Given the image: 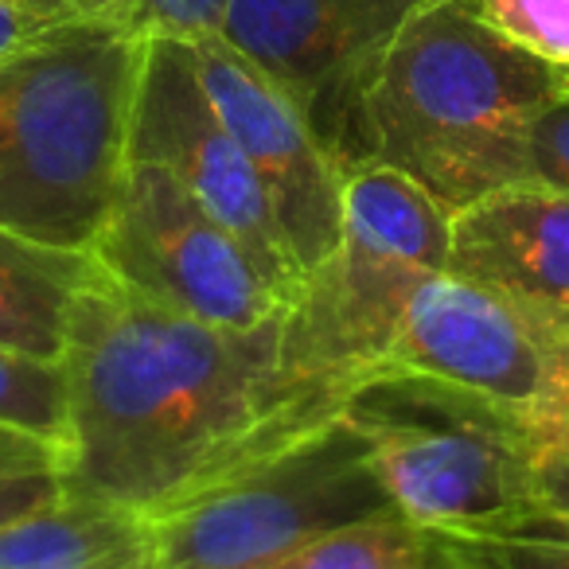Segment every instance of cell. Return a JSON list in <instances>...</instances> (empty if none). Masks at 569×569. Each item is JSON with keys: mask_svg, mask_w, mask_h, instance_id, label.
I'll use <instances>...</instances> for the list:
<instances>
[{"mask_svg": "<svg viewBox=\"0 0 569 569\" xmlns=\"http://www.w3.org/2000/svg\"><path fill=\"white\" fill-rule=\"evenodd\" d=\"M281 317L234 332L180 317L98 269L63 356L67 496L157 519L343 418L359 387L281 359Z\"/></svg>", "mask_w": 569, "mask_h": 569, "instance_id": "6da1fadb", "label": "cell"}, {"mask_svg": "<svg viewBox=\"0 0 569 569\" xmlns=\"http://www.w3.org/2000/svg\"><path fill=\"white\" fill-rule=\"evenodd\" d=\"M566 90L569 74L491 28L476 0H429L363 87L348 168H398L457 214L511 188L522 126Z\"/></svg>", "mask_w": 569, "mask_h": 569, "instance_id": "7a4b0ae2", "label": "cell"}, {"mask_svg": "<svg viewBox=\"0 0 569 569\" xmlns=\"http://www.w3.org/2000/svg\"><path fill=\"white\" fill-rule=\"evenodd\" d=\"M144 48L129 20L87 17L0 59V227L94 246L129 172Z\"/></svg>", "mask_w": 569, "mask_h": 569, "instance_id": "3957f363", "label": "cell"}, {"mask_svg": "<svg viewBox=\"0 0 569 569\" xmlns=\"http://www.w3.org/2000/svg\"><path fill=\"white\" fill-rule=\"evenodd\" d=\"M343 418L367 433L375 472L413 527L468 542L558 535L519 413L426 375L375 371Z\"/></svg>", "mask_w": 569, "mask_h": 569, "instance_id": "277c9868", "label": "cell"}, {"mask_svg": "<svg viewBox=\"0 0 569 569\" xmlns=\"http://www.w3.org/2000/svg\"><path fill=\"white\" fill-rule=\"evenodd\" d=\"M395 515L367 433L336 418L149 519L152 561L157 569H269L317 538Z\"/></svg>", "mask_w": 569, "mask_h": 569, "instance_id": "5b68a950", "label": "cell"}, {"mask_svg": "<svg viewBox=\"0 0 569 569\" xmlns=\"http://www.w3.org/2000/svg\"><path fill=\"white\" fill-rule=\"evenodd\" d=\"M90 253L121 289L214 328L250 332L289 305L250 250L176 176L144 160H129Z\"/></svg>", "mask_w": 569, "mask_h": 569, "instance_id": "8992f818", "label": "cell"}, {"mask_svg": "<svg viewBox=\"0 0 569 569\" xmlns=\"http://www.w3.org/2000/svg\"><path fill=\"white\" fill-rule=\"evenodd\" d=\"M429 0H227L222 40L269 74L348 168L356 110L398 28Z\"/></svg>", "mask_w": 569, "mask_h": 569, "instance_id": "52a82bcc", "label": "cell"}, {"mask_svg": "<svg viewBox=\"0 0 569 569\" xmlns=\"http://www.w3.org/2000/svg\"><path fill=\"white\" fill-rule=\"evenodd\" d=\"M129 160H144L176 176L250 250L277 293L293 301L301 273L284 250L258 172L234 133L222 126L183 40H149L144 48Z\"/></svg>", "mask_w": 569, "mask_h": 569, "instance_id": "ba28073f", "label": "cell"}, {"mask_svg": "<svg viewBox=\"0 0 569 569\" xmlns=\"http://www.w3.org/2000/svg\"><path fill=\"white\" fill-rule=\"evenodd\" d=\"M382 371L426 375L535 418L569 379V340L538 328L483 284L441 269L406 305Z\"/></svg>", "mask_w": 569, "mask_h": 569, "instance_id": "9c48e42d", "label": "cell"}, {"mask_svg": "<svg viewBox=\"0 0 569 569\" xmlns=\"http://www.w3.org/2000/svg\"><path fill=\"white\" fill-rule=\"evenodd\" d=\"M191 63L222 126L242 144L297 273H312L343 242V172L297 102L222 36L188 40Z\"/></svg>", "mask_w": 569, "mask_h": 569, "instance_id": "30bf717a", "label": "cell"}, {"mask_svg": "<svg viewBox=\"0 0 569 569\" xmlns=\"http://www.w3.org/2000/svg\"><path fill=\"white\" fill-rule=\"evenodd\" d=\"M449 269L569 340V196L511 183L452 214Z\"/></svg>", "mask_w": 569, "mask_h": 569, "instance_id": "8fae6325", "label": "cell"}, {"mask_svg": "<svg viewBox=\"0 0 569 569\" xmlns=\"http://www.w3.org/2000/svg\"><path fill=\"white\" fill-rule=\"evenodd\" d=\"M94 273L90 250H63L0 227V343L59 367L74 305Z\"/></svg>", "mask_w": 569, "mask_h": 569, "instance_id": "7c38bea8", "label": "cell"}, {"mask_svg": "<svg viewBox=\"0 0 569 569\" xmlns=\"http://www.w3.org/2000/svg\"><path fill=\"white\" fill-rule=\"evenodd\" d=\"M0 569H157L152 522L106 499L59 496L0 530Z\"/></svg>", "mask_w": 569, "mask_h": 569, "instance_id": "4fadbf2b", "label": "cell"}, {"mask_svg": "<svg viewBox=\"0 0 569 569\" xmlns=\"http://www.w3.org/2000/svg\"><path fill=\"white\" fill-rule=\"evenodd\" d=\"M343 238L441 273L452 253V211L406 172L367 160L343 168Z\"/></svg>", "mask_w": 569, "mask_h": 569, "instance_id": "5bb4252c", "label": "cell"}, {"mask_svg": "<svg viewBox=\"0 0 569 569\" xmlns=\"http://www.w3.org/2000/svg\"><path fill=\"white\" fill-rule=\"evenodd\" d=\"M433 535L410 519H371L301 546L269 569H429Z\"/></svg>", "mask_w": 569, "mask_h": 569, "instance_id": "9a60e30c", "label": "cell"}, {"mask_svg": "<svg viewBox=\"0 0 569 569\" xmlns=\"http://www.w3.org/2000/svg\"><path fill=\"white\" fill-rule=\"evenodd\" d=\"M0 426L43 437L67 452L71 410H67L63 363H40L0 343Z\"/></svg>", "mask_w": 569, "mask_h": 569, "instance_id": "2e32d148", "label": "cell"}, {"mask_svg": "<svg viewBox=\"0 0 569 569\" xmlns=\"http://www.w3.org/2000/svg\"><path fill=\"white\" fill-rule=\"evenodd\" d=\"M491 28L569 74V0H476Z\"/></svg>", "mask_w": 569, "mask_h": 569, "instance_id": "e0dca14e", "label": "cell"}, {"mask_svg": "<svg viewBox=\"0 0 569 569\" xmlns=\"http://www.w3.org/2000/svg\"><path fill=\"white\" fill-rule=\"evenodd\" d=\"M515 183L569 196V90L522 126L515 149Z\"/></svg>", "mask_w": 569, "mask_h": 569, "instance_id": "ac0fdd59", "label": "cell"}, {"mask_svg": "<svg viewBox=\"0 0 569 569\" xmlns=\"http://www.w3.org/2000/svg\"><path fill=\"white\" fill-rule=\"evenodd\" d=\"M227 0H126V20L149 40H199L222 32Z\"/></svg>", "mask_w": 569, "mask_h": 569, "instance_id": "d6986e66", "label": "cell"}, {"mask_svg": "<svg viewBox=\"0 0 569 569\" xmlns=\"http://www.w3.org/2000/svg\"><path fill=\"white\" fill-rule=\"evenodd\" d=\"M59 496H67L63 472H4L0 476V530L56 503Z\"/></svg>", "mask_w": 569, "mask_h": 569, "instance_id": "ffe728a7", "label": "cell"}, {"mask_svg": "<svg viewBox=\"0 0 569 569\" xmlns=\"http://www.w3.org/2000/svg\"><path fill=\"white\" fill-rule=\"evenodd\" d=\"M476 546L491 569H569V538H496Z\"/></svg>", "mask_w": 569, "mask_h": 569, "instance_id": "44dd1931", "label": "cell"}, {"mask_svg": "<svg viewBox=\"0 0 569 569\" xmlns=\"http://www.w3.org/2000/svg\"><path fill=\"white\" fill-rule=\"evenodd\" d=\"M67 452L43 437L0 426V476L4 472H63Z\"/></svg>", "mask_w": 569, "mask_h": 569, "instance_id": "7402d4cb", "label": "cell"}, {"mask_svg": "<svg viewBox=\"0 0 569 569\" xmlns=\"http://www.w3.org/2000/svg\"><path fill=\"white\" fill-rule=\"evenodd\" d=\"M535 476L538 499H542L546 515L558 522V538H569V452L538 449Z\"/></svg>", "mask_w": 569, "mask_h": 569, "instance_id": "603a6c76", "label": "cell"}, {"mask_svg": "<svg viewBox=\"0 0 569 569\" xmlns=\"http://www.w3.org/2000/svg\"><path fill=\"white\" fill-rule=\"evenodd\" d=\"M59 24H67V20L56 17V12H43L36 4H24V0H0V59Z\"/></svg>", "mask_w": 569, "mask_h": 569, "instance_id": "cb8c5ba5", "label": "cell"}, {"mask_svg": "<svg viewBox=\"0 0 569 569\" xmlns=\"http://www.w3.org/2000/svg\"><path fill=\"white\" fill-rule=\"evenodd\" d=\"M530 426V437H535L538 449H558V452H569V379L535 418L527 421Z\"/></svg>", "mask_w": 569, "mask_h": 569, "instance_id": "d4e9b609", "label": "cell"}, {"mask_svg": "<svg viewBox=\"0 0 569 569\" xmlns=\"http://www.w3.org/2000/svg\"><path fill=\"white\" fill-rule=\"evenodd\" d=\"M429 569H491L483 550L468 538L433 535V550H429Z\"/></svg>", "mask_w": 569, "mask_h": 569, "instance_id": "484cf974", "label": "cell"}, {"mask_svg": "<svg viewBox=\"0 0 569 569\" xmlns=\"http://www.w3.org/2000/svg\"><path fill=\"white\" fill-rule=\"evenodd\" d=\"M43 12H56L63 20H87V17H121L126 20V0H24Z\"/></svg>", "mask_w": 569, "mask_h": 569, "instance_id": "4316f807", "label": "cell"}]
</instances>
